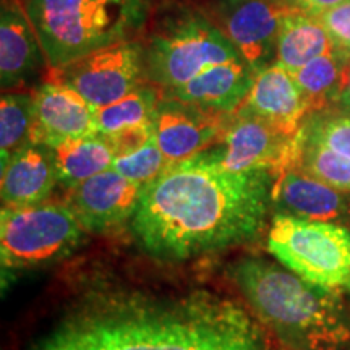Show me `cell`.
<instances>
[{"instance_id":"20","label":"cell","mask_w":350,"mask_h":350,"mask_svg":"<svg viewBox=\"0 0 350 350\" xmlns=\"http://www.w3.org/2000/svg\"><path fill=\"white\" fill-rule=\"evenodd\" d=\"M54 156L59 182L68 188L112 169L113 154L111 144L103 135L73 138L51 148Z\"/></svg>"},{"instance_id":"26","label":"cell","mask_w":350,"mask_h":350,"mask_svg":"<svg viewBox=\"0 0 350 350\" xmlns=\"http://www.w3.org/2000/svg\"><path fill=\"white\" fill-rule=\"evenodd\" d=\"M306 135L325 144L327 150L350 159V116L344 112L317 113L301 125Z\"/></svg>"},{"instance_id":"3","label":"cell","mask_w":350,"mask_h":350,"mask_svg":"<svg viewBox=\"0 0 350 350\" xmlns=\"http://www.w3.org/2000/svg\"><path fill=\"white\" fill-rule=\"evenodd\" d=\"M230 278L256 318L291 350H342L350 344V317L338 292L262 258L237 261Z\"/></svg>"},{"instance_id":"15","label":"cell","mask_w":350,"mask_h":350,"mask_svg":"<svg viewBox=\"0 0 350 350\" xmlns=\"http://www.w3.org/2000/svg\"><path fill=\"white\" fill-rule=\"evenodd\" d=\"M256 72L243 59L214 65L185 85L165 91L170 98L182 100L217 116L237 112L250 93Z\"/></svg>"},{"instance_id":"29","label":"cell","mask_w":350,"mask_h":350,"mask_svg":"<svg viewBox=\"0 0 350 350\" xmlns=\"http://www.w3.org/2000/svg\"><path fill=\"white\" fill-rule=\"evenodd\" d=\"M288 2L297 10L318 16L321 13L331 10V8L344 5V3H350V0H288Z\"/></svg>"},{"instance_id":"21","label":"cell","mask_w":350,"mask_h":350,"mask_svg":"<svg viewBox=\"0 0 350 350\" xmlns=\"http://www.w3.org/2000/svg\"><path fill=\"white\" fill-rule=\"evenodd\" d=\"M349 59L350 57L344 52L336 49L310 60L304 67L292 72V77L308 104L310 113L318 112L327 100L336 99Z\"/></svg>"},{"instance_id":"2","label":"cell","mask_w":350,"mask_h":350,"mask_svg":"<svg viewBox=\"0 0 350 350\" xmlns=\"http://www.w3.org/2000/svg\"><path fill=\"white\" fill-rule=\"evenodd\" d=\"M31 350H271V344L239 304L196 291L88 300Z\"/></svg>"},{"instance_id":"30","label":"cell","mask_w":350,"mask_h":350,"mask_svg":"<svg viewBox=\"0 0 350 350\" xmlns=\"http://www.w3.org/2000/svg\"><path fill=\"white\" fill-rule=\"evenodd\" d=\"M336 99H340L342 103L349 104V106H350V59H349V62L344 68V75H342V80H340V85H339L338 96H336Z\"/></svg>"},{"instance_id":"6","label":"cell","mask_w":350,"mask_h":350,"mask_svg":"<svg viewBox=\"0 0 350 350\" xmlns=\"http://www.w3.org/2000/svg\"><path fill=\"white\" fill-rule=\"evenodd\" d=\"M268 250L284 268L331 292H350V230L334 222L275 214Z\"/></svg>"},{"instance_id":"23","label":"cell","mask_w":350,"mask_h":350,"mask_svg":"<svg viewBox=\"0 0 350 350\" xmlns=\"http://www.w3.org/2000/svg\"><path fill=\"white\" fill-rule=\"evenodd\" d=\"M159 94L156 90L148 86H138L125 98H122L109 106L96 109V126L99 135H112L130 126L146 125L152 122Z\"/></svg>"},{"instance_id":"4","label":"cell","mask_w":350,"mask_h":350,"mask_svg":"<svg viewBox=\"0 0 350 350\" xmlns=\"http://www.w3.org/2000/svg\"><path fill=\"white\" fill-rule=\"evenodd\" d=\"M47 64L67 67L91 52L135 36L146 21L144 0H26Z\"/></svg>"},{"instance_id":"11","label":"cell","mask_w":350,"mask_h":350,"mask_svg":"<svg viewBox=\"0 0 350 350\" xmlns=\"http://www.w3.org/2000/svg\"><path fill=\"white\" fill-rule=\"evenodd\" d=\"M226 124V116L201 111L165 94L152 116V138L169 163L177 164L206 151L221 138Z\"/></svg>"},{"instance_id":"28","label":"cell","mask_w":350,"mask_h":350,"mask_svg":"<svg viewBox=\"0 0 350 350\" xmlns=\"http://www.w3.org/2000/svg\"><path fill=\"white\" fill-rule=\"evenodd\" d=\"M318 20L329 33L336 44V49H344L350 41V3H344V5L321 13L318 15Z\"/></svg>"},{"instance_id":"13","label":"cell","mask_w":350,"mask_h":350,"mask_svg":"<svg viewBox=\"0 0 350 350\" xmlns=\"http://www.w3.org/2000/svg\"><path fill=\"white\" fill-rule=\"evenodd\" d=\"M98 133L96 109L62 83H46L33 96L31 143L55 146Z\"/></svg>"},{"instance_id":"8","label":"cell","mask_w":350,"mask_h":350,"mask_svg":"<svg viewBox=\"0 0 350 350\" xmlns=\"http://www.w3.org/2000/svg\"><path fill=\"white\" fill-rule=\"evenodd\" d=\"M219 146L203 151L211 163L230 172H269L278 177L295 164L297 135H287L252 113L234 112Z\"/></svg>"},{"instance_id":"9","label":"cell","mask_w":350,"mask_h":350,"mask_svg":"<svg viewBox=\"0 0 350 350\" xmlns=\"http://www.w3.org/2000/svg\"><path fill=\"white\" fill-rule=\"evenodd\" d=\"M57 75L94 109L109 106L137 90L146 77L144 46L137 41L113 44L59 68Z\"/></svg>"},{"instance_id":"31","label":"cell","mask_w":350,"mask_h":350,"mask_svg":"<svg viewBox=\"0 0 350 350\" xmlns=\"http://www.w3.org/2000/svg\"><path fill=\"white\" fill-rule=\"evenodd\" d=\"M340 52H344V54H345V55H347V57H350V41L347 42V46H345V47H344V49H340Z\"/></svg>"},{"instance_id":"10","label":"cell","mask_w":350,"mask_h":350,"mask_svg":"<svg viewBox=\"0 0 350 350\" xmlns=\"http://www.w3.org/2000/svg\"><path fill=\"white\" fill-rule=\"evenodd\" d=\"M288 0H216V25L255 72L266 68L287 15Z\"/></svg>"},{"instance_id":"5","label":"cell","mask_w":350,"mask_h":350,"mask_svg":"<svg viewBox=\"0 0 350 350\" xmlns=\"http://www.w3.org/2000/svg\"><path fill=\"white\" fill-rule=\"evenodd\" d=\"M242 59L204 13L177 7L157 21L144 47V75L164 91L185 85L214 65Z\"/></svg>"},{"instance_id":"27","label":"cell","mask_w":350,"mask_h":350,"mask_svg":"<svg viewBox=\"0 0 350 350\" xmlns=\"http://www.w3.org/2000/svg\"><path fill=\"white\" fill-rule=\"evenodd\" d=\"M104 138L107 139L109 144H111L116 157L126 156V154H130V152L139 150V148H143L144 144L151 142L152 139V122L146 125L130 126V129L120 130V131H117V133L106 135Z\"/></svg>"},{"instance_id":"24","label":"cell","mask_w":350,"mask_h":350,"mask_svg":"<svg viewBox=\"0 0 350 350\" xmlns=\"http://www.w3.org/2000/svg\"><path fill=\"white\" fill-rule=\"evenodd\" d=\"M33 96L5 93L0 99V161L2 167L31 143Z\"/></svg>"},{"instance_id":"14","label":"cell","mask_w":350,"mask_h":350,"mask_svg":"<svg viewBox=\"0 0 350 350\" xmlns=\"http://www.w3.org/2000/svg\"><path fill=\"white\" fill-rule=\"evenodd\" d=\"M237 111L252 113L287 135H297L308 116V104L292 73L279 64L256 73L247 99Z\"/></svg>"},{"instance_id":"1","label":"cell","mask_w":350,"mask_h":350,"mask_svg":"<svg viewBox=\"0 0 350 350\" xmlns=\"http://www.w3.org/2000/svg\"><path fill=\"white\" fill-rule=\"evenodd\" d=\"M273 190L269 172H230L200 152L143 188L131 232L144 252L161 260L224 250L256 237Z\"/></svg>"},{"instance_id":"12","label":"cell","mask_w":350,"mask_h":350,"mask_svg":"<svg viewBox=\"0 0 350 350\" xmlns=\"http://www.w3.org/2000/svg\"><path fill=\"white\" fill-rule=\"evenodd\" d=\"M143 188L116 169H109L70 188L67 204L83 229L109 230L131 221Z\"/></svg>"},{"instance_id":"7","label":"cell","mask_w":350,"mask_h":350,"mask_svg":"<svg viewBox=\"0 0 350 350\" xmlns=\"http://www.w3.org/2000/svg\"><path fill=\"white\" fill-rule=\"evenodd\" d=\"M83 230L68 204L3 208L0 214L2 269H29L59 260L80 242Z\"/></svg>"},{"instance_id":"19","label":"cell","mask_w":350,"mask_h":350,"mask_svg":"<svg viewBox=\"0 0 350 350\" xmlns=\"http://www.w3.org/2000/svg\"><path fill=\"white\" fill-rule=\"evenodd\" d=\"M336 51V44L318 16L294 10L286 16L275 42V64L295 72L310 60Z\"/></svg>"},{"instance_id":"17","label":"cell","mask_w":350,"mask_h":350,"mask_svg":"<svg viewBox=\"0 0 350 350\" xmlns=\"http://www.w3.org/2000/svg\"><path fill=\"white\" fill-rule=\"evenodd\" d=\"M41 44L26 12L12 0L2 2L0 15V80L3 90L23 86L42 65Z\"/></svg>"},{"instance_id":"18","label":"cell","mask_w":350,"mask_h":350,"mask_svg":"<svg viewBox=\"0 0 350 350\" xmlns=\"http://www.w3.org/2000/svg\"><path fill=\"white\" fill-rule=\"evenodd\" d=\"M342 193L304 170L292 167L274 180L273 200L286 209V214L331 222L347 213L349 204Z\"/></svg>"},{"instance_id":"25","label":"cell","mask_w":350,"mask_h":350,"mask_svg":"<svg viewBox=\"0 0 350 350\" xmlns=\"http://www.w3.org/2000/svg\"><path fill=\"white\" fill-rule=\"evenodd\" d=\"M172 165L169 159L159 150L154 138L144 144L139 150L126 156H119L113 159L112 169L124 175L129 180L146 187L148 183L156 180L165 169Z\"/></svg>"},{"instance_id":"22","label":"cell","mask_w":350,"mask_h":350,"mask_svg":"<svg viewBox=\"0 0 350 350\" xmlns=\"http://www.w3.org/2000/svg\"><path fill=\"white\" fill-rule=\"evenodd\" d=\"M294 167L304 170L336 190L350 193V159L342 157L300 129Z\"/></svg>"},{"instance_id":"16","label":"cell","mask_w":350,"mask_h":350,"mask_svg":"<svg viewBox=\"0 0 350 350\" xmlns=\"http://www.w3.org/2000/svg\"><path fill=\"white\" fill-rule=\"evenodd\" d=\"M59 182L52 150L46 144L29 143L2 167L3 208L41 204Z\"/></svg>"}]
</instances>
